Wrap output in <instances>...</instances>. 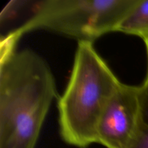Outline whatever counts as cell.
<instances>
[{
	"label": "cell",
	"mask_w": 148,
	"mask_h": 148,
	"mask_svg": "<svg viewBox=\"0 0 148 148\" xmlns=\"http://www.w3.org/2000/svg\"><path fill=\"white\" fill-rule=\"evenodd\" d=\"M56 96L49 65L29 49L1 46L0 148H35Z\"/></svg>",
	"instance_id": "obj_1"
},
{
	"label": "cell",
	"mask_w": 148,
	"mask_h": 148,
	"mask_svg": "<svg viewBox=\"0 0 148 148\" xmlns=\"http://www.w3.org/2000/svg\"><path fill=\"white\" fill-rule=\"evenodd\" d=\"M121 82L92 42L78 41L70 79L58 101L65 143L79 148L97 143L100 119Z\"/></svg>",
	"instance_id": "obj_2"
},
{
	"label": "cell",
	"mask_w": 148,
	"mask_h": 148,
	"mask_svg": "<svg viewBox=\"0 0 148 148\" xmlns=\"http://www.w3.org/2000/svg\"><path fill=\"white\" fill-rule=\"evenodd\" d=\"M140 0H44L36 2L30 17L7 36L18 41L32 30H46L93 42L120 23Z\"/></svg>",
	"instance_id": "obj_3"
},
{
	"label": "cell",
	"mask_w": 148,
	"mask_h": 148,
	"mask_svg": "<svg viewBox=\"0 0 148 148\" xmlns=\"http://www.w3.org/2000/svg\"><path fill=\"white\" fill-rule=\"evenodd\" d=\"M141 89V85L121 82L100 119L97 143L106 148H129L138 127Z\"/></svg>",
	"instance_id": "obj_4"
},
{
	"label": "cell",
	"mask_w": 148,
	"mask_h": 148,
	"mask_svg": "<svg viewBox=\"0 0 148 148\" xmlns=\"http://www.w3.org/2000/svg\"><path fill=\"white\" fill-rule=\"evenodd\" d=\"M117 32L148 39V0H140L117 27Z\"/></svg>",
	"instance_id": "obj_5"
},
{
	"label": "cell",
	"mask_w": 148,
	"mask_h": 148,
	"mask_svg": "<svg viewBox=\"0 0 148 148\" xmlns=\"http://www.w3.org/2000/svg\"><path fill=\"white\" fill-rule=\"evenodd\" d=\"M141 107L138 127L129 148H148V85H141Z\"/></svg>",
	"instance_id": "obj_6"
},
{
	"label": "cell",
	"mask_w": 148,
	"mask_h": 148,
	"mask_svg": "<svg viewBox=\"0 0 148 148\" xmlns=\"http://www.w3.org/2000/svg\"><path fill=\"white\" fill-rule=\"evenodd\" d=\"M145 46H146V50H147V66H148V39L147 40H145ZM145 82L147 85H148V66H147V77H146L145 80Z\"/></svg>",
	"instance_id": "obj_7"
}]
</instances>
